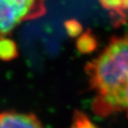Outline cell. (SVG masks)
I'll use <instances>...</instances> for the list:
<instances>
[{
  "label": "cell",
  "mask_w": 128,
  "mask_h": 128,
  "mask_svg": "<svg viewBox=\"0 0 128 128\" xmlns=\"http://www.w3.org/2000/svg\"><path fill=\"white\" fill-rule=\"evenodd\" d=\"M94 92L92 108L99 116H128V33L113 38L86 67Z\"/></svg>",
  "instance_id": "cell-1"
},
{
  "label": "cell",
  "mask_w": 128,
  "mask_h": 128,
  "mask_svg": "<svg viewBox=\"0 0 128 128\" xmlns=\"http://www.w3.org/2000/svg\"><path fill=\"white\" fill-rule=\"evenodd\" d=\"M92 44H94V38L91 35H82L78 40V49L80 52H88L91 51L92 48Z\"/></svg>",
  "instance_id": "cell-6"
},
{
  "label": "cell",
  "mask_w": 128,
  "mask_h": 128,
  "mask_svg": "<svg viewBox=\"0 0 128 128\" xmlns=\"http://www.w3.org/2000/svg\"><path fill=\"white\" fill-rule=\"evenodd\" d=\"M46 12V0H0V36H7L22 22Z\"/></svg>",
  "instance_id": "cell-2"
},
{
  "label": "cell",
  "mask_w": 128,
  "mask_h": 128,
  "mask_svg": "<svg viewBox=\"0 0 128 128\" xmlns=\"http://www.w3.org/2000/svg\"><path fill=\"white\" fill-rule=\"evenodd\" d=\"M19 55L17 44L14 40L7 36H0V60L10 62Z\"/></svg>",
  "instance_id": "cell-5"
},
{
  "label": "cell",
  "mask_w": 128,
  "mask_h": 128,
  "mask_svg": "<svg viewBox=\"0 0 128 128\" xmlns=\"http://www.w3.org/2000/svg\"><path fill=\"white\" fill-rule=\"evenodd\" d=\"M99 3L110 12L114 22L118 24L128 22V0H99Z\"/></svg>",
  "instance_id": "cell-4"
},
{
  "label": "cell",
  "mask_w": 128,
  "mask_h": 128,
  "mask_svg": "<svg viewBox=\"0 0 128 128\" xmlns=\"http://www.w3.org/2000/svg\"><path fill=\"white\" fill-rule=\"evenodd\" d=\"M65 28H66L67 33L70 36H78L80 34V31H81V26H80L79 22L74 20H67L65 22Z\"/></svg>",
  "instance_id": "cell-8"
},
{
  "label": "cell",
  "mask_w": 128,
  "mask_h": 128,
  "mask_svg": "<svg viewBox=\"0 0 128 128\" xmlns=\"http://www.w3.org/2000/svg\"><path fill=\"white\" fill-rule=\"evenodd\" d=\"M0 128H44L32 113L17 111L0 112Z\"/></svg>",
  "instance_id": "cell-3"
},
{
  "label": "cell",
  "mask_w": 128,
  "mask_h": 128,
  "mask_svg": "<svg viewBox=\"0 0 128 128\" xmlns=\"http://www.w3.org/2000/svg\"><path fill=\"white\" fill-rule=\"evenodd\" d=\"M72 128H95L92 124L81 113H76L74 116Z\"/></svg>",
  "instance_id": "cell-7"
}]
</instances>
